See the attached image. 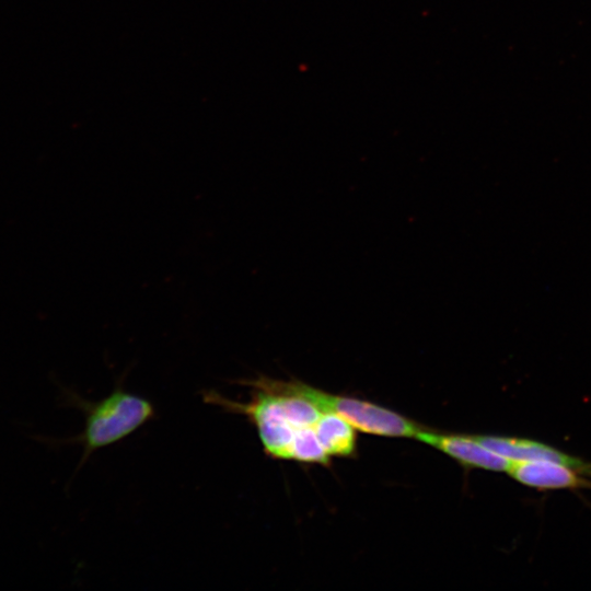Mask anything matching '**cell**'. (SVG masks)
Wrapping results in <instances>:
<instances>
[{"label": "cell", "mask_w": 591, "mask_h": 591, "mask_svg": "<svg viewBox=\"0 0 591 591\" xmlns=\"http://www.w3.org/2000/svg\"><path fill=\"white\" fill-rule=\"evenodd\" d=\"M288 460L328 465L331 456L321 444L314 427H311L296 433L289 450Z\"/></svg>", "instance_id": "obj_7"}, {"label": "cell", "mask_w": 591, "mask_h": 591, "mask_svg": "<svg viewBox=\"0 0 591 591\" xmlns=\"http://www.w3.org/2000/svg\"><path fill=\"white\" fill-rule=\"evenodd\" d=\"M475 439L489 450L510 461L518 460H552L568 464L583 474L591 475V466L580 459L572 457L542 442L498 436H477Z\"/></svg>", "instance_id": "obj_5"}, {"label": "cell", "mask_w": 591, "mask_h": 591, "mask_svg": "<svg viewBox=\"0 0 591 591\" xmlns=\"http://www.w3.org/2000/svg\"><path fill=\"white\" fill-rule=\"evenodd\" d=\"M468 468L508 472L511 461L479 443L474 434L438 433L424 428L416 437Z\"/></svg>", "instance_id": "obj_3"}, {"label": "cell", "mask_w": 591, "mask_h": 591, "mask_svg": "<svg viewBox=\"0 0 591 591\" xmlns=\"http://www.w3.org/2000/svg\"><path fill=\"white\" fill-rule=\"evenodd\" d=\"M63 405L84 412V428L79 434L67 439L44 436L32 438L49 447L80 444L83 447L81 466L99 449L114 444L150 421L155 410L150 401L120 387L99 402H88L71 390L62 389Z\"/></svg>", "instance_id": "obj_1"}, {"label": "cell", "mask_w": 591, "mask_h": 591, "mask_svg": "<svg viewBox=\"0 0 591 591\" xmlns=\"http://www.w3.org/2000/svg\"><path fill=\"white\" fill-rule=\"evenodd\" d=\"M299 391L322 412L343 417L354 428L370 434L416 438L422 426L385 407L354 397L333 395L297 381Z\"/></svg>", "instance_id": "obj_2"}, {"label": "cell", "mask_w": 591, "mask_h": 591, "mask_svg": "<svg viewBox=\"0 0 591 591\" xmlns=\"http://www.w3.org/2000/svg\"><path fill=\"white\" fill-rule=\"evenodd\" d=\"M509 475L522 485L537 489H573L591 487L582 472L552 460L511 461Z\"/></svg>", "instance_id": "obj_4"}, {"label": "cell", "mask_w": 591, "mask_h": 591, "mask_svg": "<svg viewBox=\"0 0 591 591\" xmlns=\"http://www.w3.org/2000/svg\"><path fill=\"white\" fill-rule=\"evenodd\" d=\"M316 436L329 456H352L356 452L354 427L334 413H323L314 425Z\"/></svg>", "instance_id": "obj_6"}]
</instances>
